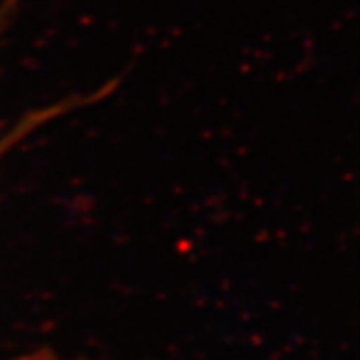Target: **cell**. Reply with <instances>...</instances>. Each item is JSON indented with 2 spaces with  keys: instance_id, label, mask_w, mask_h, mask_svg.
<instances>
[{
  "instance_id": "1",
  "label": "cell",
  "mask_w": 360,
  "mask_h": 360,
  "mask_svg": "<svg viewBox=\"0 0 360 360\" xmlns=\"http://www.w3.org/2000/svg\"><path fill=\"white\" fill-rule=\"evenodd\" d=\"M16 11H18V0H2L0 2V37L8 30V26L13 25ZM101 101H103L101 90L94 89L90 92H84V94H70V96H65L60 101H54V103L39 106L34 110H28L26 115H22L14 122L11 129L0 134V160L11 155L18 144L28 141L34 132L44 129L46 124L56 122V120L72 115L77 110H82V108H90Z\"/></svg>"
},
{
  "instance_id": "2",
  "label": "cell",
  "mask_w": 360,
  "mask_h": 360,
  "mask_svg": "<svg viewBox=\"0 0 360 360\" xmlns=\"http://www.w3.org/2000/svg\"><path fill=\"white\" fill-rule=\"evenodd\" d=\"M11 360H90V359H80V356H65L60 352H54V350H49V348H37V350H28V352H22L18 356H14Z\"/></svg>"
}]
</instances>
